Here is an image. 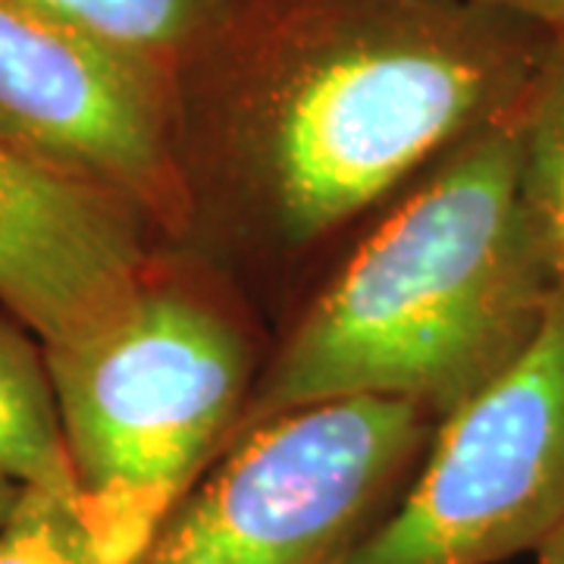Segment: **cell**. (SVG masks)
<instances>
[{"mask_svg":"<svg viewBox=\"0 0 564 564\" xmlns=\"http://www.w3.org/2000/svg\"><path fill=\"white\" fill-rule=\"evenodd\" d=\"M474 3H484L496 13L545 32L552 44H564V0H474Z\"/></svg>","mask_w":564,"mask_h":564,"instance_id":"12","label":"cell"},{"mask_svg":"<svg viewBox=\"0 0 564 564\" xmlns=\"http://www.w3.org/2000/svg\"><path fill=\"white\" fill-rule=\"evenodd\" d=\"M0 564H107L82 521L79 499L51 489H22L0 530Z\"/></svg>","mask_w":564,"mask_h":564,"instance_id":"11","label":"cell"},{"mask_svg":"<svg viewBox=\"0 0 564 564\" xmlns=\"http://www.w3.org/2000/svg\"><path fill=\"white\" fill-rule=\"evenodd\" d=\"M402 399L307 404L245 430L132 564H355L430 445Z\"/></svg>","mask_w":564,"mask_h":564,"instance_id":"4","label":"cell"},{"mask_svg":"<svg viewBox=\"0 0 564 564\" xmlns=\"http://www.w3.org/2000/svg\"><path fill=\"white\" fill-rule=\"evenodd\" d=\"M166 85L176 63L207 41L232 0H22Z\"/></svg>","mask_w":564,"mask_h":564,"instance_id":"9","label":"cell"},{"mask_svg":"<svg viewBox=\"0 0 564 564\" xmlns=\"http://www.w3.org/2000/svg\"><path fill=\"white\" fill-rule=\"evenodd\" d=\"M564 527V299L536 336L433 430L355 564H499Z\"/></svg>","mask_w":564,"mask_h":564,"instance_id":"5","label":"cell"},{"mask_svg":"<svg viewBox=\"0 0 564 564\" xmlns=\"http://www.w3.org/2000/svg\"><path fill=\"white\" fill-rule=\"evenodd\" d=\"M79 511L107 564H132L232 443L248 345L198 295L148 282L79 343L44 348Z\"/></svg>","mask_w":564,"mask_h":564,"instance_id":"3","label":"cell"},{"mask_svg":"<svg viewBox=\"0 0 564 564\" xmlns=\"http://www.w3.org/2000/svg\"><path fill=\"white\" fill-rule=\"evenodd\" d=\"M521 25L458 0H326L302 13L226 113L245 204L292 248L336 232L521 110L549 54L530 51Z\"/></svg>","mask_w":564,"mask_h":564,"instance_id":"1","label":"cell"},{"mask_svg":"<svg viewBox=\"0 0 564 564\" xmlns=\"http://www.w3.org/2000/svg\"><path fill=\"white\" fill-rule=\"evenodd\" d=\"M22 489H25V486L0 477V530H3V524H7L10 518H13V511H17V505H20L22 499Z\"/></svg>","mask_w":564,"mask_h":564,"instance_id":"13","label":"cell"},{"mask_svg":"<svg viewBox=\"0 0 564 564\" xmlns=\"http://www.w3.org/2000/svg\"><path fill=\"white\" fill-rule=\"evenodd\" d=\"M552 295L521 198L514 110L448 151L364 239L263 370L236 436L343 399L445 417L524 351Z\"/></svg>","mask_w":564,"mask_h":564,"instance_id":"2","label":"cell"},{"mask_svg":"<svg viewBox=\"0 0 564 564\" xmlns=\"http://www.w3.org/2000/svg\"><path fill=\"white\" fill-rule=\"evenodd\" d=\"M521 198L552 292L564 299V44H552L521 107Z\"/></svg>","mask_w":564,"mask_h":564,"instance_id":"10","label":"cell"},{"mask_svg":"<svg viewBox=\"0 0 564 564\" xmlns=\"http://www.w3.org/2000/svg\"><path fill=\"white\" fill-rule=\"evenodd\" d=\"M0 477L79 499L44 351L0 317Z\"/></svg>","mask_w":564,"mask_h":564,"instance_id":"8","label":"cell"},{"mask_svg":"<svg viewBox=\"0 0 564 564\" xmlns=\"http://www.w3.org/2000/svg\"><path fill=\"white\" fill-rule=\"evenodd\" d=\"M536 562L540 564H564V527L549 540V543L536 552Z\"/></svg>","mask_w":564,"mask_h":564,"instance_id":"14","label":"cell"},{"mask_svg":"<svg viewBox=\"0 0 564 564\" xmlns=\"http://www.w3.org/2000/svg\"><path fill=\"white\" fill-rule=\"evenodd\" d=\"M132 204L0 132V304L41 339L73 345L151 282Z\"/></svg>","mask_w":564,"mask_h":564,"instance_id":"7","label":"cell"},{"mask_svg":"<svg viewBox=\"0 0 564 564\" xmlns=\"http://www.w3.org/2000/svg\"><path fill=\"white\" fill-rule=\"evenodd\" d=\"M0 132L163 229L188 220L166 85L22 0H0Z\"/></svg>","mask_w":564,"mask_h":564,"instance_id":"6","label":"cell"}]
</instances>
